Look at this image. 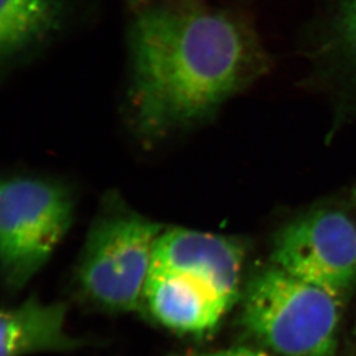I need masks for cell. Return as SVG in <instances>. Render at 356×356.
<instances>
[{"label":"cell","instance_id":"obj_1","mask_svg":"<svg viewBox=\"0 0 356 356\" xmlns=\"http://www.w3.org/2000/svg\"><path fill=\"white\" fill-rule=\"evenodd\" d=\"M131 105L134 124L163 138L211 118L257 76L262 52L229 14L156 7L131 24Z\"/></svg>","mask_w":356,"mask_h":356},{"label":"cell","instance_id":"obj_2","mask_svg":"<svg viewBox=\"0 0 356 356\" xmlns=\"http://www.w3.org/2000/svg\"><path fill=\"white\" fill-rule=\"evenodd\" d=\"M245 250L236 238L194 229H164L156 243L145 303L175 332L205 336L241 298Z\"/></svg>","mask_w":356,"mask_h":356},{"label":"cell","instance_id":"obj_3","mask_svg":"<svg viewBox=\"0 0 356 356\" xmlns=\"http://www.w3.org/2000/svg\"><path fill=\"white\" fill-rule=\"evenodd\" d=\"M240 322L278 356H333L341 302L270 263L242 289Z\"/></svg>","mask_w":356,"mask_h":356},{"label":"cell","instance_id":"obj_4","mask_svg":"<svg viewBox=\"0 0 356 356\" xmlns=\"http://www.w3.org/2000/svg\"><path fill=\"white\" fill-rule=\"evenodd\" d=\"M164 229L120 203H110L84 242L78 279L84 294L113 313L135 312L145 289L155 245Z\"/></svg>","mask_w":356,"mask_h":356},{"label":"cell","instance_id":"obj_5","mask_svg":"<svg viewBox=\"0 0 356 356\" xmlns=\"http://www.w3.org/2000/svg\"><path fill=\"white\" fill-rule=\"evenodd\" d=\"M73 216L74 200L66 186L27 177L1 182L0 261L8 289H22L47 264Z\"/></svg>","mask_w":356,"mask_h":356},{"label":"cell","instance_id":"obj_6","mask_svg":"<svg viewBox=\"0 0 356 356\" xmlns=\"http://www.w3.org/2000/svg\"><path fill=\"white\" fill-rule=\"evenodd\" d=\"M271 263L343 303L356 285V225L338 210L310 212L279 232Z\"/></svg>","mask_w":356,"mask_h":356},{"label":"cell","instance_id":"obj_7","mask_svg":"<svg viewBox=\"0 0 356 356\" xmlns=\"http://www.w3.org/2000/svg\"><path fill=\"white\" fill-rule=\"evenodd\" d=\"M65 316L64 305H44L34 298L20 306L3 310L0 356H24L78 347V340L65 332Z\"/></svg>","mask_w":356,"mask_h":356},{"label":"cell","instance_id":"obj_8","mask_svg":"<svg viewBox=\"0 0 356 356\" xmlns=\"http://www.w3.org/2000/svg\"><path fill=\"white\" fill-rule=\"evenodd\" d=\"M59 0H0V52L13 58L60 24Z\"/></svg>","mask_w":356,"mask_h":356},{"label":"cell","instance_id":"obj_9","mask_svg":"<svg viewBox=\"0 0 356 356\" xmlns=\"http://www.w3.org/2000/svg\"><path fill=\"white\" fill-rule=\"evenodd\" d=\"M338 31L345 50L356 63V0H346L339 17Z\"/></svg>","mask_w":356,"mask_h":356},{"label":"cell","instance_id":"obj_10","mask_svg":"<svg viewBox=\"0 0 356 356\" xmlns=\"http://www.w3.org/2000/svg\"><path fill=\"white\" fill-rule=\"evenodd\" d=\"M192 356H271L261 350H249V348H232V350H216L208 353L194 354Z\"/></svg>","mask_w":356,"mask_h":356}]
</instances>
